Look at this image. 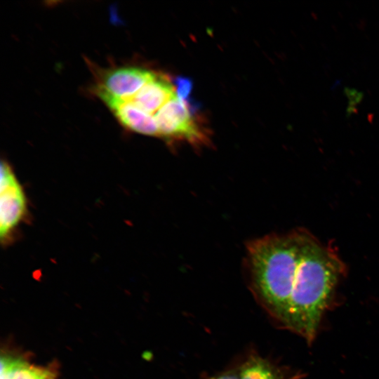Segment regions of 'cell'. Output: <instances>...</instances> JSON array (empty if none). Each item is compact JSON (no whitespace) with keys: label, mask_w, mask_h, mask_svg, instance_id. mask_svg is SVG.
I'll return each instance as SVG.
<instances>
[{"label":"cell","mask_w":379,"mask_h":379,"mask_svg":"<svg viewBox=\"0 0 379 379\" xmlns=\"http://www.w3.org/2000/svg\"><path fill=\"white\" fill-rule=\"evenodd\" d=\"M247 262L254 291L284 325L289 305H303L319 298L343 272L338 257L302 231L253 241Z\"/></svg>","instance_id":"obj_1"},{"label":"cell","mask_w":379,"mask_h":379,"mask_svg":"<svg viewBox=\"0 0 379 379\" xmlns=\"http://www.w3.org/2000/svg\"><path fill=\"white\" fill-rule=\"evenodd\" d=\"M0 185V236L1 242L7 244L27 213V202L21 184L5 161L1 163Z\"/></svg>","instance_id":"obj_2"},{"label":"cell","mask_w":379,"mask_h":379,"mask_svg":"<svg viewBox=\"0 0 379 379\" xmlns=\"http://www.w3.org/2000/svg\"><path fill=\"white\" fill-rule=\"evenodd\" d=\"M160 136L192 142L204 140V135L192 118V113L177 96L167 102L154 115Z\"/></svg>","instance_id":"obj_3"},{"label":"cell","mask_w":379,"mask_h":379,"mask_svg":"<svg viewBox=\"0 0 379 379\" xmlns=\"http://www.w3.org/2000/svg\"><path fill=\"white\" fill-rule=\"evenodd\" d=\"M156 75L157 73L141 67L115 68L105 74L95 91L100 99L112 98L125 100L136 93Z\"/></svg>","instance_id":"obj_4"},{"label":"cell","mask_w":379,"mask_h":379,"mask_svg":"<svg viewBox=\"0 0 379 379\" xmlns=\"http://www.w3.org/2000/svg\"><path fill=\"white\" fill-rule=\"evenodd\" d=\"M175 86L164 75L157 74L131 97L121 100L132 103L140 110L154 116L167 102L175 96Z\"/></svg>","instance_id":"obj_5"},{"label":"cell","mask_w":379,"mask_h":379,"mask_svg":"<svg viewBox=\"0 0 379 379\" xmlns=\"http://www.w3.org/2000/svg\"><path fill=\"white\" fill-rule=\"evenodd\" d=\"M101 100L126 128L143 135L160 136L154 116L140 110L127 101L112 98H102Z\"/></svg>","instance_id":"obj_6"},{"label":"cell","mask_w":379,"mask_h":379,"mask_svg":"<svg viewBox=\"0 0 379 379\" xmlns=\"http://www.w3.org/2000/svg\"><path fill=\"white\" fill-rule=\"evenodd\" d=\"M1 379H57V375L49 368L31 365L22 359L2 356Z\"/></svg>","instance_id":"obj_7"},{"label":"cell","mask_w":379,"mask_h":379,"mask_svg":"<svg viewBox=\"0 0 379 379\" xmlns=\"http://www.w3.org/2000/svg\"><path fill=\"white\" fill-rule=\"evenodd\" d=\"M239 379H280V376L267 360L253 357L241 367Z\"/></svg>","instance_id":"obj_8"},{"label":"cell","mask_w":379,"mask_h":379,"mask_svg":"<svg viewBox=\"0 0 379 379\" xmlns=\"http://www.w3.org/2000/svg\"><path fill=\"white\" fill-rule=\"evenodd\" d=\"M178 97L185 104L191 113L197 109V103L191 99L193 84L191 79L179 76L174 80Z\"/></svg>","instance_id":"obj_9"},{"label":"cell","mask_w":379,"mask_h":379,"mask_svg":"<svg viewBox=\"0 0 379 379\" xmlns=\"http://www.w3.org/2000/svg\"><path fill=\"white\" fill-rule=\"evenodd\" d=\"M211 379H239V374L234 372L229 371L222 374H220Z\"/></svg>","instance_id":"obj_10"}]
</instances>
